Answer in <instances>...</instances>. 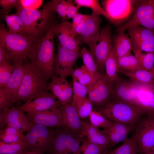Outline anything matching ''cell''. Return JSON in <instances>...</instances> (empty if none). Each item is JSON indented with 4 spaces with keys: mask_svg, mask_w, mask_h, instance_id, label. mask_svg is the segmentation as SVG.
I'll use <instances>...</instances> for the list:
<instances>
[{
    "mask_svg": "<svg viewBox=\"0 0 154 154\" xmlns=\"http://www.w3.org/2000/svg\"><path fill=\"white\" fill-rule=\"evenodd\" d=\"M54 25H52L27 56L30 64L46 82L55 74Z\"/></svg>",
    "mask_w": 154,
    "mask_h": 154,
    "instance_id": "cell-1",
    "label": "cell"
},
{
    "mask_svg": "<svg viewBox=\"0 0 154 154\" xmlns=\"http://www.w3.org/2000/svg\"><path fill=\"white\" fill-rule=\"evenodd\" d=\"M15 7L16 14L23 21L26 33L38 39L44 35L52 25L54 11L51 1L41 10L25 8L18 3Z\"/></svg>",
    "mask_w": 154,
    "mask_h": 154,
    "instance_id": "cell-2",
    "label": "cell"
},
{
    "mask_svg": "<svg viewBox=\"0 0 154 154\" xmlns=\"http://www.w3.org/2000/svg\"><path fill=\"white\" fill-rule=\"evenodd\" d=\"M40 39L26 33H13L4 24L0 26V44L7 52L11 61L16 59H25Z\"/></svg>",
    "mask_w": 154,
    "mask_h": 154,
    "instance_id": "cell-3",
    "label": "cell"
},
{
    "mask_svg": "<svg viewBox=\"0 0 154 154\" xmlns=\"http://www.w3.org/2000/svg\"><path fill=\"white\" fill-rule=\"evenodd\" d=\"M113 122L135 125L145 113L140 108L129 104L112 99L95 110Z\"/></svg>",
    "mask_w": 154,
    "mask_h": 154,
    "instance_id": "cell-4",
    "label": "cell"
},
{
    "mask_svg": "<svg viewBox=\"0 0 154 154\" xmlns=\"http://www.w3.org/2000/svg\"><path fill=\"white\" fill-rule=\"evenodd\" d=\"M85 137L67 127L54 130L53 141L45 150L46 154H78L81 143Z\"/></svg>",
    "mask_w": 154,
    "mask_h": 154,
    "instance_id": "cell-5",
    "label": "cell"
},
{
    "mask_svg": "<svg viewBox=\"0 0 154 154\" xmlns=\"http://www.w3.org/2000/svg\"><path fill=\"white\" fill-rule=\"evenodd\" d=\"M25 72L16 97L15 103H25L48 92L47 82L29 64L25 65Z\"/></svg>",
    "mask_w": 154,
    "mask_h": 154,
    "instance_id": "cell-6",
    "label": "cell"
},
{
    "mask_svg": "<svg viewBox=\"0 0 154 154\" xmlns=\"http://www.w3.org/2000/svg\"><path fill=\"white\" fill-rule=\"evenodd\" d=\"M54 129L40 124H33L25 135L24 153L42 149L44 152L52 143Z\"/></svg>",
    "mask_w": 154,
    "mask_h": 154,
    "instance_id": "cell-7",
    "label": "cell"
},
{
    "mask_svg": "<svg viewBox=\"0 0 154 154\" xmlns=\"http://www.w3.org/2000/svg\"><path fill=\"white\" fill-rule=\"evenodd\" d=\"M132 136L141 151L145 152L154 147V114H145L135 125Z\"/></svg>",
    "mask_w": 154,
    "mask_h": 154,
    "instance_id": "cell-8",
    "label": "cell"
},
{
    "mask_svg": "<svg viewBox=\"0 0 154 154\" xmlns=\"http://www.w3.org/2000/svg\"><path fill=\"white\" fill-rule=\"evenodd\" d=\"M137 0H106L103 1V9L111 19V22L119 25L134 13Z\"/></svg>",
    "mask_w": 154,
    "mask_h": 154,
    "instance_id": "cell-9",
    "label": "cell"
},
{
    "mask_svg": "<svg viewBox=\"0 0 154 154\" xmlns=\"http://www.w3.org/2000/svg\"><path fill=\"white\" fill-rule=\"evenodd\" d=\"M100 39L96 43L88 45L92 53L98 69L102 72L105 68V62L112 49V40L111 29L109 25L102 29Z\"/></svg>",
    "mask_w": 154,
    "mask_h": 154,
    "instance_id": "cell-10",
    "label": "cell"
},
{
    "mask_svg": "<svg viewBox=\"0 0 154 154\" xmlns=\"http://www.w3.org/2000/svg\"><path fill=\"white\" fill-rule=\"evenodd\" d=\"M80 56V52L71 50L59 43L55 58L54 74L64 78L71 76L74 70V66Z\"/></svg>",
    "mask_w": 154,
    "mask_h": 154,
    "instance_id": "cell-11",
    "label": "cell"
},
{
    "mask_svg": "<svg viewBox=\"0 0 154 154\" xmlns=\"http://www.w3.org/2000/svg\"><path fill=\"white\" fill-rule=\"evenodd\" d=\"M114 85L105 74H102L88 92V98L95 108L104 106L112 99Z\"/></svg>",
    "mask_w": 154,
    "mask_h": 154,
    "instance_id": "cell-12",
    "label": "cell"
},
{
    "mask_svg": "<svg viewBox=\"0 0 154 154\" xmlns=\"http://www.w3.org/2000/svg\"><path fill=\"white\" fill-rule=\"evenodd\" d=\"M33 125L24 113L17 107H6L0 109V130L9 126L21 130H29Z\"/></svg>",
    "mask_w": 154,
    "mask_h": 154,
    "instance_id": "cell-13",
    "label": "cell"
},
{
    "mask_svg": "<svg viewBox=\"0 0 154 154\" xmlns=\"http://www.w3.org/2000/svg\"><path fill=\"white\" fill-rule=\"evenodd\" d=\"M126 30L133 49L143 52H154V30L137 26L129 27Z\"/></svg>",
    "mask_w": 154,
    "mask_h": 154,
    "instance_id": "cell-14",
    "label": "cell"
},
{
    "mask_svg": "<svg viewBox=\"0 0 154 154\" xmlns=\"http://www.w3.org/2000/svg\"><path fill=\"white\" fill-rule=\"evenodd\" d=\"M133 105L145 114H154V84L136 82L133 93Z\"/></svg>",
    "mask_w": 154,
    "mask_h": 154,
    "instance_id": "cell-15",
    "label": "cell"
},
{
    "mask_svg": "<svg viewBox=\"0 0 154 154\" xmlns=\"http://www.w3.org/2000/svg\"><path fill=\"white\" fill-rule=\"evenodd\" d=\"M23 60L19 58L13 62L14 66L12 74L5 87L8 107L14 106L18 92L25 72Z\"/></svg>",
    "mask_w": 154,
    "mask_h": 154,
    "instance_id": "cell-16",
    "label": "cell"
},
{
    "mask_svg": "<svg viewBox=\"0 0 154 154\" xmlns=\"http://www.w3.org/2000/svg\"><path fill=\"white\" fill-rule=\"evenodd\" d=\"M59 107L39 112H28L25 115L33 124H40L52 128L65 127L60 119Z\"/></svg>",
    "mask_w": 154,
    "mask_h": 154,
    "instance_id": "cell-17",
    "label": "cell"
},
{
    "mask_svg": "<svg viewBox=\"0 0 154 154\" xmlns=\"http://www.w3.org/2000/svg\"><path fill=\"white\" fill-rule=\"evenodd\" d=\"M60 104L53 94L48 91L17 108L24 113L36 112L51 109Z\"/></svg>",
    "mask_w": 154,
    "mask_h": 154,
    "instance_id": "cell-18",
    "label": "cell"
},
{
    "mask_svg": "<svg viewBox=\"0 0 154 154\" xmlns=\"http://www.w3.org/2000/svg\"><path fill=\"white\" fill-rule=\"evenodd\" d=\"M154 16V6L149 0H137L132 17L116 30L119 33L125 31L128 28L137 26L142 21Z\"/></svg>",
    "mask_w": 154,
    "mask_h": 154,
    "instance_id": "cell-19",
    "label": "cell"
},
{
    "mask_svg": "<svg viewBox=\"0 0 154 154\" xmlns=\"http://www.w3.org/2000/svg\"><path fill=\"white\" fill-rule=\"evenodd\" d=\"M72 23L67 21L54 25L53 30L62 46L77 52L80 51L81 42L78 37L74 36L71 33Z\"/></svg>",
    "mask_w": 154,
    "mask_h": 154,
    "instance_id": "cell-20",
    "label": "cell"
},
{
    "mask_svg": "<svg viewBox=\"0 0 154 154\" xmlns=\"http://www.w3.org/2000/svg\"><path fill=\"white\" fill-rule=\"evenodd\" d=\"M101 21L100 15L96 13L92 12L89 15L80 34L78 36L81 42L89 45L100 40L99 27Z\"/></svg>",
    "mask_w": 154,
    "mask_h": 154,
    "instance_id": "cell-21",
    "label": "cell"
},
{
    "mask_svg": "<svg viewBox=\"0 0 154 154\" xmlns=\"http://www.w3.org/2000/svg\"><path fill=\"white\" fill-rule=\"evenodd\" d=\"M59 109L61 120L65 127L82 134L81 120L76 108L72 102L64 105L61 104Z\"/></svg>",
    "mask_w": 154,
    "mask_h": 154,
    "instance_id": "cell-22",
    "label": "cell"
},
{
    "mask_svg": "<svg viewBox=\"0 0 154 154\" xmlns=\"http://www.w3.org/2000/svg\"><path fill=\"white\" fill-rule=\"evenodd\" d=\"M135 126L113 122L110 126L102 130L109 138L111 148L126 139L129 133L134 130Z\"/></svg>",
    "mask_w": 154,
    "mask_h": 154,
    "instance_id": "cell-23",
    "label": "cell"
},
{
    "mask_svg": "<svg viewBox=\"0 0 154 154\" xmlns=\"http://www.w3.org/2000/svg\"><path fill=\"white\" fill-rule=\"evenodd\" d=\"M82 127V134L92 143L106 148H110V143L108 137L98 128L90 123L81 120Z\"/></svg>",
    "mask_w": 154,
    "mask_h": 154,
    "instance_id": "cell-24",
    "label": "cell"
},
{
    "mask_svg": "<svg viewBox=\"0 0 154 154\" xmlns=\"http://www.w3.org/2000/svg\"><path fill=\"white\" fill-rule=\"evenodd\" d=\"M124 32H119L113 41L112 50L117 58L131 53L133 49L130 38Z\"/></svg>",
    "mask_w": 154,
    "mask_h": 154,
    "instance_id": "cell-25",
    "label": "cell"
},
{
    "mask_svg": "<svg viewBox=\"0 0 154 154\" xmlns=\"http://www.w3.org/2000/svg\"><path fill=\"white\" fill-rule=\"evenodd\" d=\"M80 54L82 58L84 65L92 79V83L88 89V91L102 74L99 71L94 57L90 51L83 47L80 51Z\"/></svg>",
    "mask_w": 154,
    "mask_h": 154,
    "instance_id": "cell-26",
    "label": "cell"
},
{
    "mask_svg": "<svg viewBox=\"0 0 154 154\" xmlns=\"http://www.w3.org/2000/svg\"><path fill=\"white\" fill-rule=\"evenodd\" d=\"M119 73L125 75L133 81L143 84H154V74L150 71L143 69L134 71L119 69Z\"/></svg>",
    "mask_w": 154,
    "mask_h": 154,
    "instance_id": "cell-27",
    "label": "cell"
},
{
    "mask_svg": "<svg viewBox=\"0 0 154 154\" xmlns=\"http://www.w3.org/2000/svg\"><path fill=\"white\" fill-rule=\"evenodd\" d=\"M105 76L107 79L115 84L119 78L118 74L119 68L117 58L112 48L105 62Z\"/></svg>",
    "mask_w": 154,
    "mask_h": 154,
    "instance_id": "cell-28",
    "label": "cell"
},
{
    "mask_svg": "<svg viewBox=\"0 0 154 154\" xmlns=\"http://www.w3.org/2000/svg\"><path fill=\"white\" fill-rule=\"evenodd\" d=\"M21 130L7 126L0 130V140L7 143L24 141L25 135Z\"/></svg>",
    "mask_w": 154,
    "mask_h": 154,
    "instance_id": "cell-29",
    "label": "cell"
},
{
    "mask_svg": "<svg viewBox=\"0 0 154 154\" xmlns=\"http://www.w3.org/2000/svg\"><path fill=\"white\" fill-rule=\"evenodd\" d=\"M141 153L142 154L137 142L132 135L131 137L128 138L126 139L122 145L108 152L107 154H140Z\"/></svg>",
    "mask_w": 154,
    "mask_h": 154,
    "instance_id": "cell-30",
    "label": "cell"
},
{
    "mask_svg": "<svg viewBox=\"0 0 154 154\" xmlns=\"http://www.w3.org/2000/svg\"><path fill=\"white\" fill-rule=\"evenodd\" d=\"M52 78L51 81L48 85V90L51 91L61 104L64 105L71 103L72 102L68 98L61 86L58 76L54 74Z\"/></svg>",
    "mask_w": 154,
    "mask_h": 154,
    "instance_id": "cell-31",
    "label": "cell"
},
{
    "mask_svg": "<svg viewBox=\"0 0 154 154\" xmlns=\"http://www.w3.org/2000/svg\"><path fill=\"white\" fill-rule=\"evenodd\" d=\"M117 60L120 70L134 71L143 69L137 58L131 53Z\"/></svg>",
    "mask_w": 154,
    "mask_h": 154,
    "instance_id": "cell-32",
    "label": "cell"
},
{
    "mask_svg": "<svg viewBox=\"0 0 154 154\" xmlns=\"http://www.w3.org/2000/svg\"><path fill=\"white\" fill-rule=\"evenodd\" d=\"M5 20L9 32L15 34L27 33L23 21L17 14L7 15L5 16Z\"/></svg>",
    "mask_w": 154,
    "mask_h": 154,
    "instance_id": "cell-33",
    "label": "cell"
},
{
    "mask_svg": "<svg viewBox=\"0 0 154 154\" xmlns=\"http://www.w3.org/2000/svg\"><path fill=\"white\" fill-rule=\"evenodd\" d=\"M132 51L142 68L151 71L154 67V52H144L133 49Z\"/></svg>",
    "mask_w": 154,
    "mask_h": 154,
    "instance_id": "cell-34",
    "label": "cell"
},
{
    "mask_svg": "<svg viewBox=\"0 0 154 154\" xmlns=\"http://www.w3.org/2000/svg\"><path fill=\"white\" fill-rule=\"evenodd\" d=\"M74 2V3L80 8L82 7H85L91 9L92 12L104 16L111 22L110 16L100 5L98 0H75Z\"/></svg>",
    "mask_w": 154,
    "mask_h": 154,
    "instance_id": "cell-35",
    "label": "cell"
},
{
    "mask_svg": "<svg viewBox=\"0 0 154 154\" xmlns=\"http://www.w3.org/2000/svg\"><path fill=\"white\" fill-rule=\"evenodd\" d=\"M108 150L89 142L85 138L79 148L78 154H107Z\"/></svg>",
    "mask_w": 154,
    "mask_h": 154,
    "instance_id": "cell-36",
    "label": "cell"
},
{
    "mask_svg": "<svg viewBox=\"0 0 154 154\" xmlns=\"http://www.w3.org/2000/svg\"><path fill=\"white\" fill-rule=\"evenodd\" d=\"M73 94L72 103L76 108L80 105L83 99L86 97L88 92L87 87L73 80Z\"/></svg>",
    "mask_w": 154,
    "mask_h": 154,
    "instance_id": "cell-37",
    "label": "cell"
},
{
    "mask_svg": "<svg viewBox=\"0 0 154 154\" xmlns=\"http://www.w3.org/2000/svg\"><path fill=\"white\" fill-rule=\"evenodd\" d=\"M24 141L7 143L0 140V154H7L24 152Z\"/></svg>",
    "mask_w": 154,
    "mask_h": 154,
    "instance_id": "cell-38",
    "label": "cell"
},
{
    "mask_svg": "<svg viewBox=\"0 0 154 154\" xmlns=\"http://www.w3.org/2000/svg\"><path fill=\"white\" fill-rule=\"evenodd\" d=\"M11 62L5 61L0 63V88L5 87L14 68Z\"/></svg>",
    "mask_w": 154,
    "mask_h": 154,
    "instance_id": "cell-39",
    "label": "cell"
},
{
    "mask_svg": "<svg viewBox=\"0 0 154 154\" xmlns=\"http://www.w3.org/2000/svg\"><path fill=\"white\" fill-rule=\"evenodd\" d=\"M90 123L94 126L106 128L111 125L113 122L108 120L99 112L93 110L89 116Z\"/></svg>",
    "mask_w": 154,
    "mask_h": 154,
    "instance_id": "cell-40",
    "label": "cell"
},
{
    "mask_svg": "<svg viewBox=\"0 0 154 154\" xmlns=\"http://www.w3.org/2000/svg\"><path fill=\"white\" fill-rule=\"evenodd\" d=\"M92 104L86 97L84 98L77 109L78 116L80 119H84L89 116L92 110Z\"/></svg>",
    "mask_w": 154,
    "mask_h": 154,
    "instance_id": "cell-41",
    "label": "cell"
},
{
    "mask_svg": "<svg viewBox=\"0 0 154 154\" xmlns=\"http://www.w3.org/2000/svg\"><path fill=\"white\" fill-rule=\"evenodd\" d=\"M54 12L57 13L64 19H66V1L54 0L51 1Z\"/></svg>",
    "mask_w": 154,
    "mask_h": 154,
    "instance_id": "cell-42",
    "label": "cell"
},
{
    "mask_svg": "<svg viewBox=\"0 0 154 154\" xmlns=\"http://www.w3.org/2000/svg\"><path fill=\"white\" fill-rule=\"evenodd\" d=\"M42 2L41 0H19L18 4L25 8L37 9L41 6Z\"/></svg>",
    "mask_w": 154,
    "mask_h": 154,
    "instance_id": "cell-43",
    "label": "cell"
},
{
    "mask_svg": "<svg viewBox=\"0 0 154 154\" xmlns=\"http://www.w3.org/2000/svg\"><path fill=\"white\" fill-rule=\"evenodd\" d=\"M61 86L64 92L69 100L72 102L73 88L70 84L66 80V78L58 76Z\"/></svg>",
    "mask_w": 154,
    "mask_h": 154,
    "instance_id": "cell-44",
    "label": "cell"
},
{
    "mask_svg": "<svg viewBox=\"0 0 154 154\" xmlns=\"http://www.w3.org/2000/svg\"><path fill=\"white\" fill-rule=\"evenodd\" d=\"M67 12L66 19L72 18L78 13V10L80 8L77 5L75 6L71 1H66Z\"/></svg>",
    "mask_w": 154,
    "mask_h": 154,
    "instance_id": "cell-45",
    "label": "cell"
},
{
    "mask_svg": "<svg viewBox=\"0 0 154 154\" xmlns=\"http://www.w3.org/2000/svg\"><path fill=\"white\" fill-rule=\"evenodd\" d=\"M18 1L19 0H0V5L4 10L8 13L13 8L16 6Z\"/></svg>",
    "mask_w": 154,
    "mask_h": 154,
    "instance_id": "cell-46",
    "label": "cell"
},
{
    "mask_svg": "<svg viewBox=\"0 0 154 154\" xmlns=\"http://www.w3.org/2000/svg\"><path fill=\"white\" fill-rule=\"evenodd\" d=\"M77 81L80 84L86 86L88 90L91 84L92 79L88 73L87 72L82 75Z\"/></svg>",
    "mask_w": 154,
    "mask_h": 154,
    "instance_id": "cell-47",
    "label": "cell"
},
{
    "mask_svg": "<svg viewBox=\"0 0 154 154\" xmlns=\"http://www.w3.org/2000/svg\"><path fill=\"white\" fill-rule=\"evenodd\" d=\"M89 16V15H86V16L77 25L72 33V35L74 36L77 37L80 34Z\"/></svg>",
    "mask_w": 154,
    "mask_h": 154,
    "instance_id": "cell-48",
    "label": "cell"
},
{
    "mask_svg": "<svg viewBox=\"0 0 154 154\" xmlns=\"http://www.w3.org/2000/svg\"><path fill=\"white\" fill-rule=\"evenodd\" d=\"M88 72L85 66L83 65L74 70L72 74L73 80L77 81L83 74Z\"/></svg>",
    "mask_w": 154,
    "mask_h": 154,
    "instance_id": "cell-49",
    "label": "cell"
},
{
    "mask_svg": "<svg viewBox=\"0 0 154 154\" xmlns=\"http://www.w3.org/2000/svg\"><path fill=\"white\" fill-rule=\"evenodd\" d=\"M8 107L5 87L0 88V109Z\"/></svg>",
    "mask_w": 154,
    "mask_h": 154,
    "instance_id": "cell-50",
    "label": "cell"
},
{
    "mask_svg": "<svg viewBox=\"0 0 154 154\" xmlns=\"http://www.w3.org/2000/svg\"><path fill=\"white\" fill-rule=\"evenodd\" d=\"M86 15L79 13L76 14L73 18L72 23L71 33L72 35L74 29L77 25L83 19Z\"/></svg>",
    "mask_w": 154,
    "mask_h": 154,
    "instance_id": "cell-51",
    "label": "cell"
},
{
    "mask_svg": "<svg viewBox=\"0 0 154 154\" xmlns=\"http://www.w3.org/2000/svg\"><path fill=\"white\" fill-rule=\"evenodd\" d=\"M5 61H11L9 56L4 47L0 44V63Z\"/></svg>",
    "mask_w": 154,
    "mask_h": 154,
    "instance_id": "cell-52",
    "label": "cell"
},
{
    "mask_svg": "<svg viewBox=\"0 0 154 154\" xmlns=\"http://www.w3.org/2000/svg\"><path fill=\"white\" fill-rule=\"evenodd\" d=\"M44 151L42 149H38L24 153V154H44Z\"/></svg>",
    "mask_w": 154,
    "mask_h": 154,
    "instance_id": "cell-53",
    "label": "cell"
},
{
    "mask_svg": "<svg viewBox=\"0 0 154 154\" xmlns=\"http://www.w3.org/2000/svg\"><path fill=\"white\" fill-rule=\"evenodd\" d=\"M143 154H154V147L145 152Z\"/></svg>",
    "mask_w": 154,
    "mask_h": 154,
    "instance_id": "cell-54",
    "label": "cell"
},
{
    "mask_svg": "<svg viewBox=\"0 0 154 154\" xmlns=\"http://www.w3.org/2000/svg\"><path fill=\"white\" fill-rule=\"evenodd\" d=\"M150 2L154 6V0H149Z\"/></svg>",
    "mask_w": 154,
    "mask_h": 154,
    "instance_id": "cell-55",
    "label": "cell"
},
{
    "mask_svg": "<svg viewBox=\"0 0 154 154\" xmlns=\"http://www.w3.org/2000/svg\"><path fill=\"white\" fill-rule=\"evenodd\" d=\"M24 152H21L17 153H13L7 154H24Z\"/></svg>",
    "mask_w": 154,
    "mask_h": 154,
    "instance_id": "cell-56",
    "label": "cell"
},
{
    "mask_svg": "<svg viewBox=\"0 0 154 154\" xmlns=\"http://www.w3.org/2000/svg\"><path fill=\"white\" fill-rule=\"evenodd\" d=\"M151 72H152L154 74V67L153 69L152 70Z\"/></svg>",
    "mask_w": 154,
    "mask_h": 154,
    "instance_id": "cell-57",
    "label": "cell"
},
{
    "mask_svg": "<svg viewBox=\"0 0 154 154\" xmlns=\"http://www.w3.org/2000/svg\"><path fill=\"white\" fill-rule=\"evenodd\" d=\"M134 85V84H133Z\"/></svg>",
    "mask_w": 154,
    "mask_h": 154,
    "instance_id": "cell-58",
    "label": "cell"
}]
</instances>
